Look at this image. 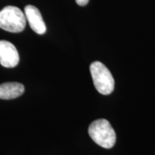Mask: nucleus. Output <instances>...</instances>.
<instances>
[{"label": "nucleus", "mask_w": 155, "mask_h": 155, "mask_svg": "<svg viewBox=\"0 0 155 155\" xmlns=\"http://www.w3.org/2000/svg\"><path fill=\"white\" fill-rule=\"evenodd\" d=\"M88 134L94 142L104 148L111 149L116 143L115 131L106 119L93 121L89 126Z\"/></svg>", "instance_id": "f257e3e1"}, {"label": "nucleus", "mask_w": 155, "mask_h": 155, "mask_svg": "<svg viewBox=\"0 0 155 155\" xmlns=\"http://www.w3.org/2000/svg\"><path fill=\"white\" fill-rule=\"evenodd\" d=\"M26 21L25 13L15 6H7L0 11V28L7 32H22L26 26Z\"/></svg>", "instance_id": "f03ea898"}, {"label": "nucleus", "mask_w": 155, "mask_h": 155, "mask_svg": "<svg viewBox=\"0 0 155 155\" xmlns=\"http://www.w3.org/2000/svg\"><path fill=\"white\" fill-rule=\"evenodd\" d=\"M94 84L96 90L103 95H109L114 91V79L110 71L99 61L94 62L90 65Z\"/></svg>", "instance_id": "7ed1b4c3"}, {"label": "nucleus", "mask_w": 155, "mask_h": 155, "mask_svg": "<svg viewBox=\"0 0 155 155\" xmlns=\"http://www.w3.org/2000/svg\"><path fill=\"white\" fill-rule=\"evenodd\" d=\"M19 56L15 46L7 40H0V64L5 68L18 65Z\"/></svg>", "instance_id": "20e7f679"}, {"label": "nucleus", "mask_w": 155, "mask_h": 155, "mask_svg": "<svg viewBox=\"0 0 155 155\" xmlns=\"http://www.w3.org/2000/svg\"><path fill=\"white\" fill-rule=\"evenodd\" d=\"M25 15L31 29L38 35L46 32V26L39 9L33 5H28L25 8Z\"/></svg>", "instance_id": "39448f33"}, {"label": "nucleus", "mask_w": 155, "mask_h": 155, "mask_svg": "<svg viewBox=\"0 0 155 155\" xmlns=\"http://www.w3.org/2000/svg\"><path fill=\"white\" fill-rule=\"evenodd\" d=\"M24 92L25 87L22 83L9 82L0 85V98L1 99H14L22 96Z\"/></svg>", "instance_id": "423d86ee"}, {"label": "nucleus", "mask_w": 155, "mask_h": 155, "mask_svg": "<svg viewBox=\"0 0 155 155\" xmlns=\"http://www.w3.org/2000/svg\"><path fill=\"white\" fill-rule=\"evenodd\" d=\"M89 0H75L76 2L79 6H85L88 3Z\"/></svg>", "instance_id": "0eeeda50"}]
</instances>
